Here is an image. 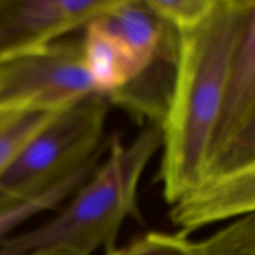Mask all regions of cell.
Segmentation results:
<instances>
[{
  "label": "cell",
  "mask_w": 255,
  "mask_h": 255,
  "mask_svg": "<svg viewBox=\"0 0 255 255\" xmlns=\"http://www.w3.org/2000/svg\"><path fill=\"white\" fill-rule=\"evenodd\" d=\"M253 0H217L197 26L179 32L172 99L162 125L157 183L172 203L201 182L206 168L234 44Z\"/></svg>",
  "instance_id": "1"
},
{
  "label": "cell",
  "mask_w": 255,
  "mask_h": 255,
  "mask_svg": "<svg viewBox=\"0 0 255 255\" xmlns=\"http://www.w3.org/2000/svg\"><path fill=\"white\" fill-rule=\"evenodd\" d=\"M162 131L146 126L131 142L114 136L107 156L91 176L56 209L52 218L0 244V255L69 248L91 255L116 248L122 226L141 219L138 188L147 166L161 149Z\"/></svg>",
  "instance_id": "2"
},
{
  "label": "cell",
  "mask_w": 255,
  "mask_h": 255,
  "mask_svg": "<svg viewBox=\"0 0 255 255\" xmlns=\"http://www.w3.org/2000/svg\"><path fill=\"white\" fill-rule=\"evenodd\" d=\"M109 109L94 95L60 111L0 177V207L35 198L101 156Z\"/></svg>",
  "instance_id": "3"
},
{
  "label": "cell",
  "mask_w": 255,
  "mask_h": 255,
  "mask_svg": "<svg viewBox=\"0 0 255 255\" xmlns=\"http://www.w3.org/2000/svg\"><path fill=\"white\" fill-rule=\"evenodd\" d=\"M94 95L81 37L0 64V111H61Z\"/></svg>",
  "instance_id": "4"
},
{
  "label": "cell",
  "mask_w": 255,
  "mask_h": 255,
  "mask_svg": "<svg viewBox=\"0 0 255 255\" xmlns=\"http://www.w3.org/2000/svg\"><path fill=\"white\" fill-rule=\"evenodd\" d=\"M255 168V0L247 9L201 181Z\"/></svg>",
  "instance_id": "5"
},
{
  "label": "cell",
  "mask_w": 255,
  "mask_h": 255,
  "mask_svg": "<svg viewBox=\"0 0 255 255\" xmlns=\"http://www.w3.org/2000/svg\"><path fill=\"white\" fill-rule=\"evenodd\" d=\"M115 0H0V64L84 29Z\"/></svg>",
  "instance_id": "6"
},
{
  "label": "cell",
  "mask_w": 255,
  "mask_h": 255,
  "mask_svg": "<svg viewBox=\"0 0 255 255\" xmlns=\"http://www.w3.org/2000/svg\"><path fill=\"white\" fill-rule=\"evenodd\" d=\"M255 168L209 177L171 204L169 218L179 233L193 232L254 213Z\"/></svg>",
  "instance_id": "7"
},
{
  "label": "cell",
  "mask_w": 255,
  "mask_h": 255,
  "mask_svg": "<svg viewBox=\"0 0 255 255\" xmlns=\"http://www.w3.org/2000/svg\"><path fill=\"white\" fill-rule=\"evenodd\" d=\"M179 57V32L167 39L151 64L106 97L137 124L161 129L172 99Z\"/></svg>",
  "instance_id": "8"
},
{
  "label": "cell",
  "mask_w": 255,
  "mask_h": 255,
  "mask_svg": "<svg viewBox=\"0 0 255 255\" xmlns=\"http://www.w3.org/2000/svg\"><path fill=\"white\" fill-rule=\"evenodd\" d=\"M104 24L131 51L138 72L148 66L164 42L177 32L148 4V0H115L100 15Z\"/></svg>",
  "instance_id": "9"
},
{
  "label": "cell",
  "mask_w": 255,
  "mask_h": 255,
  "mask_svg": "<svg viewBox=\"0 0 255 255\" xmlns=\"http://www.w3.org/2000/svg\"><path fill=\"white\" fill-rule=\"evenodd\" d=\"M81 47L87 74L99 96L106 99L138 72L133 55L100 16L84 27Z\"/></svg>",
  "instance_id": "10"
},
{
  "label": "cell",
  "mask_w": 255,
  "mask_h": 255,
  "mask_svg": "<svg viewBox=\"0 0 255 255\" xmlns=\"http://www.w3.org/2000/svg\"><path fill=\"white\" fill-rule=\"evenodd\" d=\"M59 112L0 111V177L22 147Z\"/></svg>",
  "instance_id": "11"
},
{
  "label": "cell",
  "mask_w": 255,
  "mask_h": 255,
  "mask_svg": "<svg viewBox=\"0 0 255 255\" xmlns=\"http://www.w3.org/2000/svg\"><path fill=\"white\" fill-rule=\"evenodd\" d=\"M199 255H255L254 213L236 219L223 229L197 242Z\"/></svg>",
  "instance_id": "12"
},
{
  "label": "cell",
  "mask_w": 255,
  "mask_h": 255,
  "mask_svg": "<svg viewBox=\"0 0 255 255\" xmlns=\"http://www.w3.org/2000/svg\"><path fill=\"white\" fill-rule=\"evenodd\" d=\"M105 255H199V252L197 242L186 234L149 232Z\"/></svg>",
  "instance_id": "13"
},
{
  "label": "cell",
  "mask_w": 255,
  "mask_h": 255,
  "mask_svg": "<svg viewBox=\"0 0 255 255\" xmlns=\"http://www.w3.org/2000/svg\"><path fill=\"white\" fill-rule=\"evenodd\" d=\"M217 0H148L152 9L178 32L197 26L216 5Z\"/></svg>",
  "instance_id": "14"
},
{
  "label": "cell",
  "mask_w": 255,
  "mask_h": 255,
  "mask_svg": "<svg viewBox=\"0 0 255 255\" xmlns=\"http://www.w3.org/2000/svg\"><path fill=\"white\" fill-rule=\"evenodd\" d=\"M19 255H89L84 252L74 251L69 248H47V249H37V251L27 252V253Z\"/></svg>",
  "instance_id": "15"
}]
</instances>
